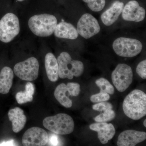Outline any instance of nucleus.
<instances>
[{
	"label": "nucleus",
	"mask_w": 146,
	"mask_h": 146,
	"mask_svg": "<svg viewBox=\"0 0 146 146\" xmlns=\"http://www.w3.org/2000/svg\"><path fill=\"white\" fill-rule=\"evenodd\" d=\"M124 113L134 120L140 119L146 115V94L135 89L125 97L123 104Z\"/></svg>",
	"instance_id": "1"
},
{
	"label": "nucleus",
	"mask_w": 146,
	"mask_h": 146,
	"mask_svg": "<svg viewBox=\"0 0 146 146\" xmlns=\"http://www.w3.org/2000/svg\"><path fill=\"white\" fill-rule=\"evenodd\" d=\"M57 25L56 18L49 14L35 15L29 19V28L33 34L40 37L50 36Z\"/></svg>",
	"instance_id": "2"
},
{
	"label": "nucleus",
	"mask_w": 146,
	"mask_h": 146,
	"mask_svg": "<svg viewBox=\"0 0 146 146\" xmlns=\"http://www.w3.org/2000/svg\"><path fill=\"white\" fill-rule=\"evenodd\" d=\"M58 74L60 78L72 79L74 76L78 77L83 74V63L78 60H73L66 52L61 53L57 58Z\"/></svg>",
	"instance_id": "3"
},
{
	"label": "nucleus",
	"mask_w": 146,
	"mask_h": 146,
	"mask_svg": "<svg viewBox=\"0 0 146 146\" xmlns=\"http://www.w3.org/2000/svg\"><path fill=\"white\" fill-rule=\"evenodd\" d=\"M43 125L48 130L59 135H66L73 132L74 123L70 115L60 113L53 116L45 118Z\"/></svg>",
	"instance_id": "4"
},
{
	"label": "nucleus",
	"mask_w": 146,
	"mask_h": 146,
	"mask_svg": "<svg viewBox=\"0 0 146 146\" xmlns=\"http://www.w3.org/2000/svg\"><path fill=\"white\" fill-rule=\"evenodd\" d=\"M20 31L19 19L13 13L6 14L0 20V41L7 43L11 42Z\"/></svg>",
	"instance_id": "5"
},
{
	"label": "nucleus",
	"mask_w": 146,
	"mask_h": 146,
	"mask_svg": "<svg viewBox=\"0 0 146 146\" xmlns=\"http://www.w3.org/2000/svg\"><path fill=\"white\" fill-rule=\"evenodd\" d=\"M112 48L118 55L130 58L136 56L141 52L143 45L137 39L121 37L115 39Z\"/></svg>",
	"instance_id": "6"
},
{
	"label": "nucleus",
	"mask_w": 146,
	"mask_h": 146,
	"mask_svg": "<svg viewBox=\"0 0 146 146\" xmlns=\"http://www.w3.org/2000/svg\"><path fill=\"white\" fill-rule=\"evenodd\" d=\"M39 68L38 60L31 57L16 64L13 71L15 75L21 80L31 81L38 78Z\"/></svg>",
	"instance_id": "7"
},
{
	"label": "nucleus",
	"mask_w": 146,
	"mask_h": 146,
	"mask_svg": "<svg viewBox=\"0 0 146 146\" xmlns=\"http://www.w3.org/2000/svg\"><path fill=\"white\" fill-rule=\"evenodd\" d=\"M112 80L114 86L119 92L125 91L132 83L133 72L130 66L120 63L112 73Z\"/></svg>",
	"instance_id": "8"
},
{
	"label": "nucleus",
	"mask_w": 146,
	"mask_h": 146,
	"mask_svg": "<svg viewBox=\"0 0 146 146\" xmlns=\"http://www.w3.org/2000/svg\"><path fill=\"white\" fill-rule=\"evenodd\" d=\"M77 30L78 34L87 39L98 34L100 31V27L94 16L89 13H85L79 20Z\"/></svg>",
	"instance_id": "9"
},
{
	"label": "nucleus",
	"mask_w": 146,
	"mask_h": 146,
	"mask_svg": "<svg viewBox=\"0 0 146 146\" xmlns=\"http://www.w3.org/2000/svg\"><path fill=\"white\" fill-rule=\"evenodd\" d=\"M48 135L41 128L33 127L25 131L22 138V143L25 146H43L48 144Z\"/></svg>",
	"instance_id": "10"
},
{
	"label": "nucleus",
	"mask_w": 146,
	"mask_h": 146,
	"mask_svg": "<svg viewBox=\"0 0 146 146\" xmlns=\"http://www.w3.org/2000/svg\"><path fill=\"white\" fill-rule=\"evenodd\" d=\"M146 11L139 5L137 1H129L123 8L122 15L125 21L140 22L143 21L145 17Z\"/></svg>",
	"instance_id": "11"
},
{
	"label": "nucleus",
	"mask_w": 146,
	"mask_h": 146,
	"mask_svg": "<svg viewBox=\"0 0 146 146\" xmlns=\"http://www.w3.org/2000/svg\"><path fill=\"white\" fill-rule=\"evenodd\" d=\"M146 139V132L134 130H125L120 133L118 136L117 145L136 146Z\"/></svg>",
	"instance_id": "12"
},
{
	"label": "nucleus",
	"mask_w": 146,
	"mask_h": 146,
	"mask_svg": "<svg viewBox=\"0 0 146 146\" xmlns=\"http://www.w3.org/2000/svg\"><path fill=\"white\" fill-rule=\"evenodd\" d=\"M90 129L97 131L98 137L101 143L106 144L115 136V129L112 123L106 122H98L91 124L89 126Z\"/></svg>",
	"instance_id": "13"
},
{
	"label": "nucleus",
	"mask_w": 146,
	"mask_h": 146,
	"mask_svg": "<svg viewBox=\"0 0 146 146\" xmlns=\"http://www.w3.org/2000/svg\"><path fill=\"white\" fill-rule=\"evenodd\" d=\"M124 3L117 1L113 3L108 9L104 11L101 16L102 23L106 26H110L114 23L122 13Z\"/></svg>",
	"instance_id": "14"
},
{
	"label": "nucleus",
	"mask_w": 146,
	"mask_h": 146,
	"mask_svg": "<svg viewBox=\"0 0 146 146\" xmlns=\"http://www.w3.org/2000/svg\"><path fill=\"white\" fill-rule=\"evenodd\" d=\"M8 116L9 120L12 123L13 132L18 133L25 127L27 122V117L21 108L16 107L10 110Z\"/></svg>",
	"instance_id": "15"
},
{
	"label": "nucleus",
	"mask_w": 146,
	"mask_h": 146,
	"mask_svg": "<svg viewBox=\"0 0 146 146\" xmlns=\"http://www.w3.org/2000/svg\"><path fill=\"white\" fill-rule=\"evenodd\" d=\"M55 36L58 38L75 39L78 36L77 30L72 24L65 22L58 24L54 31Z\"/></svg>",
	"instance_id": "16"
},
{
	"label": "nucleus",
	"mask_w": 146,
	"mask_h": 146,
	"mask_svg": "<svg viewBox=\"0 0 146 146\" xmlns=\"http://www.w3.org/2000/svg\"><path fill=\"white\" fill-rule=\"evenodd\" d=\"M45 65L49 80L52 82L57 81L59 77L58 64L57 59L52 53H48L46 55Z\"/></svg>",
	"instance_id": "17"
},
{
	"label": "nucleus",
	"mask_w": 146,
	"mask_h": 146,
	"mask_svg": "<svg viewBox=\"0 0 146 146\" xmlns=\"http://www.w3.org/2000/svg\"><path fill=\"white\" fill-rule=\"evenodd\" d=\"M13 72L11 68L5 67L2 69L0 72V94H8L12 87Z\"/></svg>",
	"instance_id": "18"
},
{
	"label": "nucleus",
	"mask_w": 146,
	"mask_h": 146,
	"mask_svg": "<svg viewBox=\"0 0 146 146\" xmlns=\"http://www.w3.org/2000/svg\"><path fill=\"white\" fill-rule=\"evenodd\" d=\"M55 98L63 106L70 108L72 106V101L69 96H70L67 85L60 84L56 88L54 93Z\"/></svg>",
	"instance_id": "19"
},
{
	"label": "nucleus",
	"mask_w": 146,
	"mask_h": 146,
	"mask_svg": "<svg viewBox=\"0 0 146 146\" xmlns=\"http://www.w3.org/2000/svg\"><path fill=\"white\" fill-rule=\"evenodd\" d=\"M35 86L31 82H27L26 84L25 89L24 91H20L16 94V99L20 104L33 101L34 94Z\"/></svg>",
	"instance_id": "20"
},
{
	"label": "nucleus",
	"mask_w": 146,
	"mask_h": 146,
	"mask_svg": "<svg viewBox=\"0 0 146 146\" xmlns=\"http://www.w3.org/2000/svg\"><path fill=\"white\" fill-rule=\"evenodd\" d=\"M96 84L99 87L100 92L112 95L115 93V89L111 83L106 79L102 78L97 80Z\"/></svg>",
	"instance_id": "21"
},
{
	"label": "nucleus",
	"mask_w": 146,
	"mask_h": 146,
	"mask_svg": "<svg viewBox=\"0 0 146 146\" xmlns=\"http://www.w3.org/2000/svg\"><path fill=\"white\" fill-rule=\"evenodd\" d=\"M115 116V112L112 109H108L96 117L94 118V120L97 122H106L114 119Z\"/></svg>",
	"instance_id": "22"
},
{
	"label": "nucleus",
	"mask_w": 146,
	"mask_h": 146,
	"mask_svg": "<svg viewBox=\"0 0 146 146\" xmlns=\"http://www.w3.org/2000/svg\"><path fill=\"white\" fill-rule=\"evenodd\" d=\"M86 3L88 7L95 12H98L102 10L106 4V0H82Z\"/></svg>",
	"instance_id": "23"
},
{
	"label": "nucleus",
	"mask_w": 146,
	"mask_h": 146,
	"mask_svg": "<svg viewBox=\"0 0 146 146\" xmlns=\"http://www.w3.org/2000/svg\"><path fill=\"white\" fill-rule=\"evenodd\" d=\"M110 98L109 94L100 92L99 94L92 95L90 98V100L93 103L101 102L108 100Z\"/></svg>",
	"instance_id": "24"
},
{
	"label": "nucleus",
	"mask_w": 146,
	"mask_h": 146,
	"mask_svg": "<svg viewBox=\"0 0 146 146\" xmlns=\"http://www.w3.org/2000/svg\"><path fill=\"white\" fill-rule=\"evenodd\" d=\"M71 96L76 97L80 92V85L76 82H69L67 84Z\"/></svg>",
	"instance_id": "25"
},
{
	"label": "nucleus",
	"mask_w": 146,
	"mask_h": 146,
	"mask_svg": "<svg viewBox=\"0 0 146 146\" xmlns=\"http://www.w3.org/2000/svg\"><path fill=\"white\" fill-rule=\"evenodd\" d=\"M92 108L94 110L102 112L105 111L107 110L112 109V105L110 103L108 102H101L99 103L94 105L92 106Z\"/></svg>",
	"instance_id": "26"
},
{
	"label": "nucleus",
	"mask_w": 146,
	"mask_h": 146,
	"mask_svg": "<svg viewBox=\"0 0 146 146\" xmlns=\"http://www.w3.org/2000/svg\"><path fill=\"white\" fill-rule=\"evenodd\" d=\"M146 60H143L138 64L136 68V73L141 78L146 79Z\"/></svg>",
	"instance_id": "27"
},
{
	"label": "nucleus",
	"mask_w": 146,
	"mask_h": 146,
	"mask_svg": "<svg viewBox=\"0 0 146 146\" xmlns=\"http://www.w3.org/2000/svg\"><path fill=\"white\" fill-rule=\"evenodd\" d=\"M48 143H49L50 145H58L59 141H58V138L57 135H56L55 134H52L50 135L49 137L48 136Z\"/></svg>",
	"instance_id": "28"
},
{
	"label": "nucleus",
	"mask_w": 146,
	"mask_h": 146,
	"mask_svg": "<svg viewBox=\"0 0 146 146\" xmlns=\"http://www.w3.org/2000/svg\"><path fill=\"white\" fill-rule=\"evenodd\" d=\"M13 141H8L6 143H3L1 144V145H11L13 146L15 145H14V143H13Z\"/></svg>",
	"instance_id": "29"
},
{
	"label": "nucleus",
	"mask_w": 146,
	"mask_h": 146,
	"mask_svg": "<svg viewBox=\"0 0 146 146\" xmlns=\"http://www.w3.org/2000/svg\"><path fill=\"white\" fill-rule=\"evenodd\" d=\"M143 124L144 126H145V127H146V119H145V121H144Z\"/></svg>",
	"instance_id": "30"
},
{
	"label": "nucleus",
	"mask_w": 146,
	"mask_h": 146,
	"mask_svg": "<svg viewBox=\"0 0 146 146\" xmlns=\"http://www.w3.org/2000/svg\"><path fill=\"white\" fill-rule=\"evenodd\" d=\"M17 1H18L22 2L23 1H25V0H17Z\"/></svg>",
	"instance_id": "31"
}]
</instances>
